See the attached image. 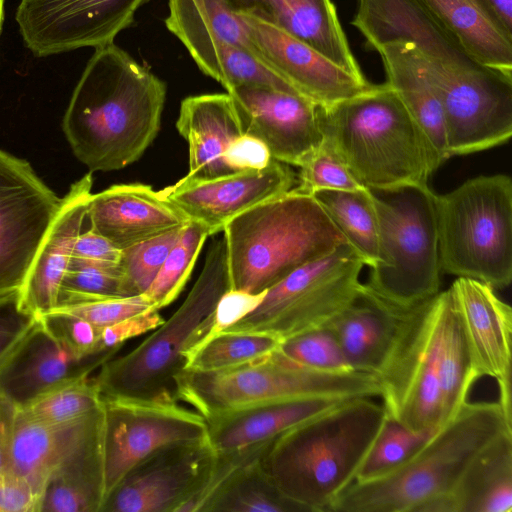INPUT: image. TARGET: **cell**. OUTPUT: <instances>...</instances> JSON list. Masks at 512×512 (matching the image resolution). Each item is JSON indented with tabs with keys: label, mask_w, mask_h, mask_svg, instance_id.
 <instances>
[{
	"label": "cell",
	"mask_w": 512,
	"mask_h": 512,
	"mask_svg": "<svg viewBox=\"0 0 512 512\" xmlns=\"http://www.w3.org/2000/svg\"><path fill=\"white\" fill-rule=\"evenodd\" d=\"M295 189L312 195L322 190L356 191L365 187L353 177L322 140L318 148L300 166L299 183Z\"/></svg>",
	"instance_id": "obj_45"
},
{
	"label": "cell",
	"mask_w": 512,
	"mask_h": 512,
	"mask_svg": "<svg viewBox=\"0 0 512 512\" xmlns=\"http://www.w3.org/2000/svg\"><path fill=\"white\" fill-rule=\"evenodd\" d=\"M152 307H154L152 301L145 294H139L83 302L55 309L65 310L103 328Z\"/></svg>",
	"instance_id": "obj_47"
},
{
	"label": "cell",
	"mask_w": 512,
	"mask_h": 512,
	"mask_svg": "<svg viewBox=\"0 0 512 512\" xmlns=\"http://www.w3.org/2000/svg\"><path fill=\"white\" fill-rule=\"evenodd\" d=\"M364 265L378 262L379 226L373 193L322 190L312 194Z\"/></svg>",
	"instance_id": "obj_36"
},
{
	"label": "cell",
	"mask_w": 512,
	"mask_h": 512,
	"mask_svg": "<svg viewBox=\"0 0 512 512\" xmlns=\"http://www.w3.org/2000/svg\"><path fill=\"white\" fill-rule=\"evenodd\" d=\"M38 318L60 344L78 356L107 350L101 345V328L75 314L54 309Z\"/></svg>",
	"instance_id": "obj_46"
},
{
	"label": "cell",
	"mask_w": 512,
	"mask_h": 512,
	"mask_svg": "<svg viewBox=\"0 0 512 512\" xmlns=\"http://www.w3.org/2000/svg\"><path fill=\"white\" fill-rule=\"evenodd\" d=\"M502 28L512 36V0H483Z\"/></svg>",
	"instance_id": "obj_55"
},
{
	"label": "cell",
	"mask_w": 512,
	"mask_h": 512,
	"mask_svg": "<svg viewBox=\"0 0 512 512\" xmlns=\"http://www.w3.org/2000/svg\"><path fill=\"white\" fill-rule=\"evenodd\" d=\"M228 4L236 14L286 32L364 79L331 0H228Z\"/></svg>",
	"instance_id": "obj_29"
},
{
	"label": "cell",
	"mask_w": 512,
	"mask_h": 512,
	"mask_svg": "<svg viewBox=\"0 0 512 512\" xmlns=\"http://www.w3.org/2000/svg\"><path fill=\"white\" fill-rule=\"evenodd\" d=\"M214 458L207 438L164 446L123 476L100 512H178L201 488Z\"/></svg>",
	"instance_id": "obj_16"
},
{
	"label": "cell",
	"mask_w": 512,
	"mask_h": 512,
	"mask_svg": "<svg viewBox=\"0 0 512 512\" xmlns=\"http://www.w3.org/2000/svg\"><path fill=\"white\" fill-rule=\"evenodd\" d=\"M441 270L503 289L512 280V180L481 175L435 197Z\"/></svg>",
	"instance_id": "obj_7"
},
{
	"label": "cell",
	"mask_w": 512,
	"mask_h": 512,
	"mask_svg": "<svg viewBox=\"0 0 512 512\" xmlns=\"http://www.w3.org/2000/svg\"><path fill=\"white\" fill-rule=\"evenodd\" d=\"M323 141L371 191L428 185L442 165L426 135L387 84L318 106Z\"/></svg>",
	"instance_id": "obj_3"
},
{
	"label": "cell",
	"mask_w": 512,
	"mask_h": 512,
	"mask_svg": "<svg viewBox=\"0 0 512 512\" xmlns=\"http://www.w3.org/2000/svg\"><path fill=\"white\" fill-rule=\"evenodd\" d=\"M102 410L105 498L131 468L158 449L207 438L205 418L178 401L102 397Z\"/></svg>",
	"instance_id": "obj_13"
},
{
	"label": "cell",
	"mask_w": 512,
	"mask_h": 512,
	"mask_svg": "<svg viewBox=\"0 0 512 512\" xmlns=\"http://www.w3.org/2000/svg\"><path fill=\"white\" fill-rule=\"evenodd\" d=\"M243 134L260 140L273 159L300 167L322 143L318 106L296 94L244 85L227 92Z\"/></svg>",
	"instance_id": "obj_17"
},
{
	"label": "cell",
	"mask_w": 512,
	"mask_h": 512,
	"mask_svg": "<svg viewBox=\"0 0 512 512\" xmlns=\"http://www.w3.org/2000/svg\"><path fill=\"white\" fill-rule=\"evenodd\" d=\"M434 311L443 426L467 401L469 390L478 377L470 361L450 288L434 297Z\"/></svg>",
	"instance_id": "obj_34"
},
{
	"label": "cell",
	"mask_w": 512,
	"mask_h": 512,
	"mask_svg": "<svg viewBox=\"0 0 512 512\" xmlns=\"http://www.w3.org/2000/svg\"><path fill=\"white\" fill-rule=\"evenodd\" d=\"M223 232L230 289L251 294L346 242L315 198L295 188L239 214Z\"/></svg>",
	"instance_id": "obj_5"
},
{
	"label": "cell",
	"mask_w": 512,
	"mask_h": 512,
	"mask_svg": "<svg viewBox=\"0 0 512 512\" xmlns=\"http://www.w3.org/2000/svg\"><path fill=\"white\" fill-rule=\"evenodd\" d=\"M343 401L332 398H285L219 411L205 417L207 439L214 452L219 454L262 446Z\"/></svg>",
	"instance_id": "obj_28"
},
{
	"label": "cell",
	"mask_w": 512,
	"mask_h": 512,
	"mask_svg": "<svg viewBox=\"0 0 512 512\" xmlns=\"http://www.w3.org/2000/svg\"><path fill=\"white\" fill-rule=\"evenodd\" d=\"M102 405L64 427L55 468L43 490L39 512H100L105 498Z\"/></svg>",
	"instance_id": "obj_24"
},
{
	"label": "cell",
	"mask_w": 512,
	"mask_h": 512,
	"mask_svg": "<svg viewBox=\"0 0 512 512\" xmlns=\"http://www.w3.org/2000/svg\"><path fill=\"white\" fill-rule=\"evenodd\" d=\"M378 380L357 371L326 372L299 365L279 350L254 361L217 371L184 370L175 399L204 418L259 401L285 398L353 399L380 397Z\"/></svg>",
	"instance_id": "obj_9"
},
{
	"label": "cell",
	"mask_w": 512,
	"mask_h": 512,
	"mask_svg": "<svg viewBox=\"0 0 512 512\" xmlns=\"http://www.w3.org/2000/svg\"><path fill=\"white\" fill-rule=\"evenodd\" d=\"M203 512H301L262 469L259 457L235 466L218 485Z\"/></svg>",
	"instance_id": "obj_37"
},
{
	"label": "cell",
	"mask_w": 512,
	"mask_h": 512,
	"mask_svg": "<svg viewBox=\"0 0 512 512\" xmlns=\"http://www.w3.org/2000/svg\"><path fill=\"white\" fill-rule=\"evenodd\" d=\"M209 231L189 221L166 256L157 276L144 293L158 310L176 300L185 287Z\"/></svg>",
	"instance_id": "obj_40"
},
{
	"label": "cell",
	"mask_w": 512,
	"mask_h": 512,
	"mask_svg": "<svg viewBox=\"0 0 512 512\" xmlns=\"http://www.w3.org/2000/svg\"><path fill=\"white\" fill-rule=\"evenodd\" d=\"M374 49L381 57L386 83L426 135L443 164L449 156L442 105L425 58L413 44L404 41L386 42Z\"/></svg>",
	"instance_id": "obj_31"
},
{
	"label": "cell",
	"mask_w": 512,
	"mask_h": 512,
	"mask_svg": "<svg viewBox=\"0 0 512 512\" xmlns=\"http://www.w3.org/2000/svg\"><path fill=\"white\" fill-rule=\"evenodd\" d=\"M512 432L498 402H468L402 467L386 477L349 484L330 512H431L490 442Z\"/></svg>",
	"instance_id": "obj_4"
},
{
	"label": "cell",
	"mask_w": 512,
	"mask_h": 512,
	"mask_svg": "<svg viewBox=\"0 0 512 512\" xmlns=\"http://www.w3.org/2000/svg\"><path fill=\"white\" fill-rule=\"evenodd\" d=\"M120 257L121 250L91 228L80 233L72 254V258L106 265H118Z\"/></svg>",
	"instance_id": "obj_53"
},
{
	"label": "cell",
	"mask_w": 512,
	"mask_h": 512,
	"mask_svg": "<svg viewBox=\"0 0 512 512\" xmlns=\"http://www.w3.org/2000/svg\"><path fill=\"white\" fill-rule=\"evenodd\" d=\"M102 405L99 387L89 376L61 386L24 407L32 416L53 427H65Z\"/></svg>",
	"instance_id": "obj_42"
},
{
	"label": "cell",
	"mask_w": 512,
	"mask_h": 512,
	"mask_svg": "<svg viewBox=\"0 0 512 512\" xmlns=\"http://www.w3.org/2000/svg\"><path fill=\"white\" fill-rule=\"evenodd\" d=\"M185 226L121 250L119 266L133 295L144 294L147 291L169 251L181 237Z\"/></svg>",
	"instance_id": "obj_43"
},
{
	"label": "cell",
	"mask_w": 512,
	"mask_h": 512,
	"mask_svg": "<svg viewBox=\"0 0 512 512\" xmlns=\"http://www.w3.org/2000/svg\"><path fill=\"white\" fill-rule=\"evenodd\" d=\"M168 7L167 29L204 74L228 85L246 49L251 50L242 18L228 0H168Z\"/></svg>",
	"instance_id": "obj_22"
},
{
	"label": "cell",
	"mask_w": 512,
	"mask_h": 512,
	"mask_svg": "<svg viewBox=\"0 0 512 512\" xmlns=\"http://www.w3.org/2000/svg\"><path fill=\"white\" fill-rule=\"evenodd\" d=\"M385 415L383 404L370 397L345 400L274 438L259 463L301 512H330L354 481Z\"/></svg>",
	"instance_id": "obj_2"
},
{
	"label": "cell",
	"mask_w": 512,
	"mask_h": 512,
	"mask_svg": "<svg viewBox=\"0 0 512 512\" xmlns=\"http://www.w3.org/2000/svg\"><path fill=\"white\" fill-rule=\"evenodd\" d=\"M377 380L389 416L413 431H436L442 426L434 297L409 310Z\"/></svg>",
	"instance_id": "obj_11"
},
{
	"label": "cell",
	"mask_w": 512,
	"mask_h": 512,
	"mask_svg": "<svg viewBox=\"0 0 512 512\" xmlns=\"http://www.w3.org/2000/svg\"><path fill=\"white\" fill-rule=\"evenodd\" d=\"M364 266L344 242L266 290L260 304L224 332H260L281 341L326 326L358 296Z\"/></svg>",
	"instance_id": "obj_10"
},
{
	"label": "cell",
	"mask_w": 512,
	"mask_h": 512,
	"mask_svg": "<svg viewBox=\"0 0 512 512\" xmlns=\"http://www.w3.org/2000/svg\"><path fill=\"white\" fill-rule=\"evenodd\" d=\"M61 199L26 160L0 149V296L21 289Z\"/></svg>",
	"instance_id": "obj_14"
},
{
	"label": "cell",
	"mask_w": 512,
	"mask_h": 512,
	"mask_svg": "<svg viewBox=\"0 0 512 512\" xmlns=\"http://www.w3.org/2000/svg\"><path fill=\"white\" fill-rule=\"evenodd\" d=\"M86 219L89 228L120 250L189 222L161 191L140 183L113 185L92 194Z\"/></svg>",
	"instance_id": "obj_25"
},
{
	"label": "cell",
	"mask_w": 512,
	"mask_h": 512,
	"mask_svg": "<svg viewBox=\"0 0 512 512\" xmlns=\"http://www.w3.org/2000/svg\"><path fill=\"white\" fill-rule=\"evenodd\" d=\"M4 3H5V0H0V34H1L2 25H3V21H4Z\"/></svg>",
	"instance_id": "obj_56"
},
{
	"label": "cell",
	"mask_w": 512,
	"mask_h": 512,
	"mask_svg": "<svg viewBox=\"0 0 512 512\" xmlns=\"http://www.w3.org/2000/svg\"><path fill=\"white\" fill-rule=\"evenodd\" d=\"M411 308L390 304L362 284L356 299L324 327L337 339L351 370L377 379Z\"/></svg>",
	"instance_id": "obj_27"
},
{
	"label": "cell",
	"mask_w": 512,
	"mask_h": 512,
	"mask_svg": "<svg viewBox=\"0 0 512 512\" xmlns=\"http://www.w3.org/2000/svg\"><path fill=\"white\" fill-rule=\"evenodd\" d=\"M40 498L10 468L0 470V512H39Z\"/></svg>",
	"instance_id": "obj_51"
},
{
	"label": "cell",
	"mask_w": 512,
	"mask_h": 512,
	"mask_svg": "<svg viewBox=\"0 0 512 512\" xmlns=\"http://www.w3.org/2000/svg\"><path fill=\"white\" fill-rule=\"evenodd\" d=\"M273 158L263 142L255 137L242 134L235 139L224 153V160L234 171L262 169Z\"/></svg>",
	"instance_id": "obj_52"
},
{
	"label": "cell",
	"mask_w": 512,
	"mask_h": 512,
	"mask_svg": "<svg viewBox=\"0 0 512 512\" xmlns=\"http://www.w3.org/2000/svg\"><path fill=\"white\" fill-rule=\"evenodd\" d=\"M18 407L0 394V470L10 468V451Z\"/></svg>",
	"instance_id": "obj_54"
},
{
	"label": "cell",
	"mask_w": 512,
	"mask_h": 512,
	"mask_svg": "<svg viewBox=\"0 0 512 512\" xmlns=\"http://www.w3.org/2000/svg\"><path fill=\"white\" fill-rule=\"evenodd\" d=\"M37 319L23 306L20 290L0 296V365Z\"/></svg>",
	"instance_id": "obj_48"
},
{
	"label": "cell",
	"mask_w": 512,
	"mask_h": 512,
	"mask_svg": "<svg viewBox=\"0 0 512 512\" xmlns=\"http://www.w3.org/2000/svg\"><path fill=\"white\" fill-rule=\"evenodd\" d=\"M436 431H413L386 413L354 481L370 482L393 473L408 462Z\"/></svg>",
	"instance_id": "obj_38"
},
{
	"label": "cell",
	"mask_w": 512,
	"mask_h": 512,
	"mask_svg": "<svg viewBox=\"0 0 512 512\" xmlns=\"http://www.w3.org/2000/svg\"><path fill=\"white\" fill-rule=\"evenodd\" d=\"M134 296L118 265L72 258L64 275L57 307L107 298Z\"/></svg>",
	"instance_id": "obj_41"
},
{
	"label": "cell",
	"mask_w": 512,
	"mask_h": 512,
	"mask_svg": "<svg viewBox=\"0 0 512 512\" xmlns=\"http://www.w3.org/2000/svg\"><path fill=\"white\" fill-rule=\"evenodd\" d=\"M165 319L152 307L115 324L101 328V345L105 349L120 348L127 340L152 332Z\"/></svg>",
	"instance_id": "obj_50"
},
{
	"label": "cell",
	"mask_w": 512,
	"mask_h": 512,
	"mask_svg": "<svg viewBox=\"0 0 512 512\" xmlns=\"http://www.w3.org/2000/svg\"><path fill=\"white\" fill-rule=\"evenodd\" d=\"M150 0H20L15 19L26 47L46 57L103 46Z\"/></svg>",
	"instance_id": "obj_15"
},
{
	"label": "cell",
	"mask_w": 512,
	"mask_h": 512,
	"mask_svg": "<svg viewBox=\"0 0 512 512\" xmlns=\"http://www.w3.org/2000/svg\"><path fill=\"white\" fill-rule=\"evenodd\" d=\"M277 337L260 332H221L193 350L186 369L200 372L239 366L277 350Z\"/></svg>",
	"instance_id": "obj_39"
},
{
	"label": "cell",
	"mask_w": 512,
	"mask_h": 512,
	"mask_svg": "<svg viewBox=\"0 0 512 512\" xmlns=\"http://www.w3.org/2000/svg\"><path fill=\"white\" fill-rule=\"evenodd\" d=\"M428 69L442 105L449 158L486 150L510 139L512 74L484 66Z\"/></svg>",
	"instance_id": "obj_12"
},
{
	"label": "cell",
	"mask_w": 512,
	"mask_h": 512,
	"mask_svg": "<svg viewBox=\"0 0 512 512\" xmlns=\"http://www.w3.org/2000/svg\"><path fill=\"white\" fill-rule=\"evenodd\" d=\"M296 177L289 165L272 159L262 169H249L212 179L184 177L161 192L189 220L210 236L251 207L291 190Z\"/></svg>",
	"instance_id": "obj_18"
},
{
	"label": "cell",
	"mask_w": 512,
	"mask_h": 512,
	"mask_svg": "<svg viewBox=\"0 0 512 512\" xmlns=\"http://www.w3.org/2000/svg\"><path fill=\"white\" fill-rule=\"evenodd\" d=\"M118 350L78 356L60 344L38 318L0 365V394L24 408L61 386L89 376Z\"/></svg>",
	"instance_id": "obj_21"
},
{
	"label": "cell",
	"mask_w": 512,
	"mask_h": 512,
	"mask_svg": "<svg viewBox=\"0 0 512 512\" xmlns=\"http://www.w3.org/2000/svg\"><path fill=\"white\" fill-rule=\"evenodd\" d=\"M512 432L483 448L431 512H511Z\"/></svg>",
	"instance_id": "obj_32"
},
{
	"label": "cell",
	"mask_w": 512,
	"mask_h": 512,
	"mask_svg": "<svg viewBox=\"0 0 512 512\" xmlns=\"http://www.w3.org/2000/svg\"><path fill=\"white\" fill-rule=\"evenodd\" d=\"M265 292L259 294H251L244 291L230 289L224 293L214 310L212 325L208 334L200 341L198 345L194 347L193 350L208 341L213 336L224 332L226 329L252 312L262 301Z\"/></svg>",
	"instance_id": "obj_49"
},
{
	"label": "cell",
	"mask_w": 512,
	"mask_h": 512,
	"mask_svg": "<svg viewBox=\"0 0 512 512\" xmlns=\"http://www.w3.org/2000/svg\"><path fill=\"white\" fill-rule=\"evenodd\" d=\"M352 25L373 49L390 41L413 44L431 68L462 70L482 66L422 0H358Z\"/></svg>",
	"instance_id": "obj_20"
},
{
	"label": "cell",
	"mask_w": 512,
	"mask_h": 512,
	"mask_svg": "<svg viewBox=\"0 0 512 512\" xmlns=\"http://www.w3.org/2000/svg\"><path fill=\"white\" fill-rule=\"evenodd\" d=\"M224 237L209 248L203 269L180 307L128 353L108 359L94 377L102 397L175 399L187 357L208 334L218 301L230 290Z\"/></svg>",
	"instance_id": "obj_6"
},
{
	"label": "cell",
	"mask_w": 512,
	"mask_h": 512,
	"mask_svg": "<svg viewBox=\"0 0 512 512\" xmlns=\"http://www.w3.org/2000/svg\"><path fill=\"white\" fill-rule=\"evenodd\" d=\"M279 352L304 367L326 371H353L340 345L327 327L313 329L283 340Z\"/></svg>",
	"instance_id": "obj_44"
},
{
	"label": "cell",
	"mask_w": 512,
	"mask_h": 512,
	"mask_svg": "<svg viewBox=\"0 0 512 512\" xmlns=\"http://www.w3.org/2000/svg\"><path fill=\"white\" fill-rule=\"evenodd\" d=\"M240 17L257 58L298 94L315 104L329 106L359 95L372 86L365 78L351 75L286 32L252 17Z\"/></svg>",
	"instance_id": "obj_19"
},
{
	"label": "cell",
	"mask_w": 512,
	"mask_h": 512,
	"mask_svg": "<svg viewBox=\"0 0 512 512\" xmlns=\"http://www.w3.org/2000/svg\"><path fill=\"white\" fill-rule=\"evenodd\" d=\"M165 98V83L126 51L99 46L74 89L63 132L90 172L119 170L157 136Z\"/></svg>",
	"instance_id": "obj_1"
},
{
	"label": "cell",
	"mask_w": 512,
	"mask_h": 512,
	"mask_svg": "<svg viewBox=\"0 0 512 512\" xmlns=\"http://www.w3.org/2000/svg\"><path fill=\"white\" fill-rule=\"evenodd\" d=\"M64 427H53L18 408L10 451V469L41 496L56 466Z\"/></svg>",
	"instance_id": "obj_35"
},
{
	"label": "cell",
	"mask_w": 512,
	"mask_h": 512,
	"mask_svg": "<svg viewBox=\"0 0 512 512\" xmlns=\"http://www.w3.org/2000/svg\"><path fill=\"white\" fill-rule=\"evenodd\" d=\"M92 184L90 172L73 183L62 197L20 289L23 306L37 317L57 307L61 284L86 220Z\"/></svg>",
	"instance_id": "obj_26"
},
{
	"label": "cell",
	"mask_w": 512,
	"mask_h": 512,
	"mask_svg": "<svg viewBox=\"0 0 512 512\" xmlns=\"http://www.w3.org/2000/svg\"><path fill=\"white\" fill-rule=\"evenodd\" d=\"M379 257L365 286L386 302L411 308L440 292L435 197L428 187L372 191Z\"/></svg>",
	"instance_id": "obj_8"
},
{
	"label": "cell",
	"mask_w": 512,
	"mask_h": 512,
	"mask_svg": "<svg viewBox=\"0 0 512 512\" xmlns=\"http://www.w3.org/2000/svg\"><path fill=\"white\" fill-rule=\"evenodd\" d=\"M478 64L512 74V36L483 0H422Z\"/></svg>",
	"instance_id": "obj_33"
},
{
	"label": "cell",
	"mask_w": 512,
	"mask_h": 512,
	"mask_svg": "<svg viewBox=\"0 0 512 512\" xmlns=\"http://www.w3.org/2000/svg\"><path fill=\"white\" fill-rule=\"evenodd\" d=\"M468 354L478 379L498 383L499 398L511 397L512 310L481 281L457 277L450 286Z\"/></svg>",
	"instance_id": "obj_23"
},
{
	"label": "cell",
	"mask_w": 512,
	"mask_h": 512,
	"mask_svg": "<svg viewBox=\"0 0 512 512\" xmlns=\"http://www.w3.org/2000/svg\"><path fill=\"white\" fill-rule=\"evenodd\" d=\"M176 128L189 145L186 177L212 179L234 172L226 164L224 153L243 133L228 93L185 98L180 105Z\"/></svg>",
	"instance_id": "obj_30"
}]
</instances>
